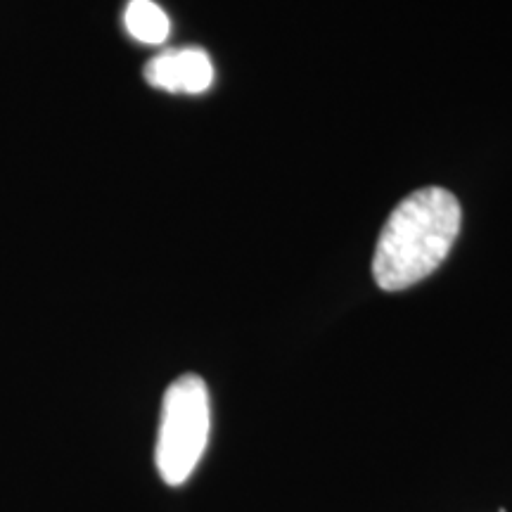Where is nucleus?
Returning a JSON list of instances; mask_svg holds the SVG:
<instances>
[{
    "mask_svg": "<svg viewBox=\"0 0 512 512\" xmlns=\"http://www.w3.org/2000/svg\"><path fill=\"white\" fill-rule=\"evenodd\" d=\"M145 81L166 93L200 95L214 83V62L202 48L164 50L152 57L143 69Z\"/></svg>",
    "mask_w": 512,
    "mask_h": 512,
    "instance_id": "3",
    "label": "nucleus"
},
{
    "mask_svg": "<svg viewBox=\"0 0 512 512\" xmlns=\"http://www.w3.org/2000/svg\"><path fill=\"white\" fill-rule=\"evenodd\" d=\"M211 432L209 389L200 375H181L166 389L159 418L155 463L169 486L190 479L207 451Z\"/></svg>",
    "mask_w": 512,
    "mask_h": 512,
    "instance_id": "2",
    "label": "nucleus"
},
{
    "mask_svg": "<svg viewBox=\"0 0 512 512\" xmlns=\"http://www.w3.org/2000/svg\"><path fill=\"white\" fill-rule=\"evenodd\" d=\"M463 209L437 185L415 190L396 204L375 247L373 275L384 292L418 285L444 264L460 233Z\"/></svg>",
    "mask_w": 512,
    "mask_h": 512,
    "instance_id": "1",
    "label": "nucleus"
},
{
    "mask_svg": "<svg viewBox=\"0 0 512 512\" xmlns=\"http://www.w3.org/2000/svg\"><path fill=\"white\" fill-rule=\"evenodd\" d=\"M126 31L145 46H162L171 34V22L155 0H128L124 10Z\"/></svg>",
    "mask_w": 512,
    "mask_h": 512,
    "instance_id": "4",
    "label": "nucleus"
}]
</instances>
